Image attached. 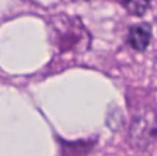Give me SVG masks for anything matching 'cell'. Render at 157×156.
Listing matches in <instances>:
<instances>
[{
  "mask_svg": "<svg viewBox=\"0 0 157 156\" xmlns=\"http://www.w3.org/2000/svg\"><path fill=\"white\" fill-rule=\"evenodd\" d=\"M51 33L54 35V43L62 51L83 53L88 49L90 35L80 22L68 17L52 19Z\"/></svg>",
  "mask_w": 157,
  "mask_h": 156,
  "instance_id": "1",
  "label": "cell"
},
{
  "mask_svg": "<svg viewBox=\"0 0 157 156\" xmlns=\"http://www.w3.org/2000/svg\"><path fill=\"white\" fill-rule=\"evenodd\" d=\"M157 138V113L152 108H144L134 116L128 140L132 148L146 149Z\"/></svg>",
  "mask_w": 157,
  "mask_h": 156,
  "instance_id": "2",
  "label": "cell"
},
{
  "mask_svg": "<svg viewBox=\"0 0 157 156\" xmlns=\"http://www.w3.org/2000/svg\"><path fill=\"white\" fill-rule=\"evenodd\" d=\"M152 28L147 24L134 25L128 32V43L136 51H144L150 43Z\"/></svg>",
  "mask_w": 157,
  "mask_h": 156,
  "instance_id": "3",
  "label": "cell"
},
{
  "mask_svg": "<svg viewBox=\"0 0 157 156\" xmlns=\"http://www.w3.org/2000/svg\"><path fill=\"white\" fill-rule=\"evenodd\" d=\"M121 4L131 15H144L150 6V0H121Z\"/></svg>",
  "mask_w": 157,
  "mask_h": 156,
  "instance_id": "4",
  "label": "cell"
}]
</instances>
